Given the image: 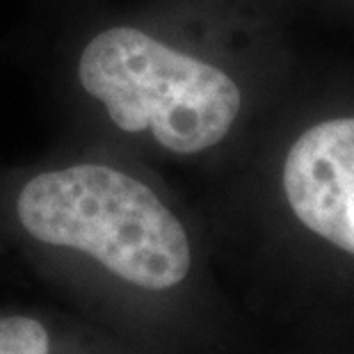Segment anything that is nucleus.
I'll return each instance as SVG.
<instances>
[{"label":"nucleus","instance_id":"nucleus-1","mask_svg":"<svg viewBox=\"0 0 354 354\" xmlns=\"http://www.w3.org/2000/svg\"><path fill=\"white\" fill-rule=\"evenodd\" d=\"M48 53V85L69 147L197 160L238 131L247 94L236 71L190 41L176 0L62 10Z\"/></svg>","mask_w":354,"mask_h":354},{"label":"nucleus","instance_id":"nucleus-2","mask_svg":"<svg viewBox=\"0 0 354 354\" xmlns=\"http://www.w3.org/2000/svg\"><path fill=\"white\" fill-rule=\"evenodd\" d=\"M14 183L12 213L32 243L92 261L145 292L190 277L192 245L180 217L145 176V165L85 147Z\"/></svg>","mask_w":354,"mask_h":354},{"label":"nucleus","instance_id":"nucleus-3","mask_svg":"<svg viewBox=\"0 0 354 354\" xmlns=\"http://www.w3.org/2000/svg\"><path fill=\"white\" fill-rule=\"evenodd\" d=\"M279 178L297 222L354 254V117L325 119L297 133Z\"/></svg>","mask_w":354,"mask_h":354},{"label":"nucleus","instance_id":"nucleus-4","mask_svg":"<svg viewBox=\"0 0 354 354\" xmlns=\"http://www.w3.org/2000/svg\"><path fill=\"white\" fill-rule=\"evenodd\" d=\"M0 354H48V331L30 315L0 318Z\"/></svg>","mask_w":354,"mask_h":354}]
</instances>
